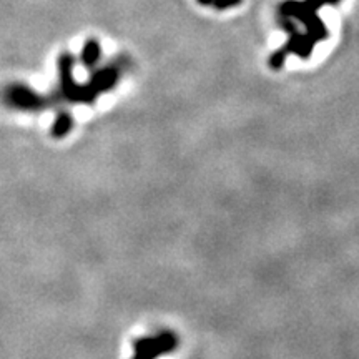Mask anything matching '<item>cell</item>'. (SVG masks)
<instances>
[{
    "label": "cell",
    "instance_id": "cell-1",
    "mask_svg": "<svg viewBox=\"0 0 359 359\" xmlns=\"http://www.w3.org/2000/svg\"><path fill=\"white\" fill-rule=\"evenodd\" d=\"M318 11L309 8L304 2H298V0H285L280 7H278V13L288 15L291 19L299 20L306 27V35L313 40L314 43L321 42V40L327 39V30L323 20L318 17Z\"/></svg>",
    "mask_w": 359,
    "mask_h": 359
},
{
    "label": "cell",
    "instance_id": "cell-5",
    "mask_svg": "<svg viewBox=\"0 0 359 359\" xmlns=\"http://www.w3.org/2000/svg\"><path fill=\"white\" fill-rule=\"evenodd\" d=\"M286 57H288V55H286V53L280 48V50H276L271 57H269V67H271L273 70H280L281 67L285 65Z\"/></svg>",
    "mask_w": 359,
    "mask_h": 359
},
{
    "label": "cell",
    "instance_id": "cell-3",
    "mask_svg": "<svg viewBox=\"0 0 359 359\" xmlns=\"http://www.w3.org/2000/svg\"><path fill=\"white\" fill-rule=\"evenodd\" d=\"M102 57V48L100 43L97 42L95 39H90L87 43L83 45V52H82V62L85 67H93L100 60Z\"/></svg>",
    "mask_w": 359,
    "mask_h": 359
},
{
    "label": "cell",
    "instance_id": "cell-2",
    "mask_svg": "<svg viewBox=\"0 0 359 359\" xmlns=\"http://www.w3.org/2000/svg\"><path fill=\"white\" fill-rule=\"evenodd\" d=\"M178 348V336L172 331H161L155 336H147L133 343V359H155L173 353Z\"/></svg>",
    "mask_w": 359,
    "mask_h": 359
},
{
    "label": "cell",
    "instance_id": "cell-7",
    "mask_svg": "<svg viewBox=\"0 0 359 359\" xmlns=\"http://www.w3.org/2000/svg\"><path fill=\"white\" fill-rule=\"evenodd\" d=\"M196 2H198L200 6H212L213 0H196Z\"/></svg>",
    "mask_w": 359,
    "mask_h": 359
},
{
    "label": "cell",
    "instance_id": "cell-6",
    "mask_svg": "<svg viewBox=\"0 0 359 359\" xmlns=\"http://www.w3.org/2000/svg\"><path fill=\"white\" fill-rule=\"evenodd\" d=\"M241 2H243V0H213L212 6L217 8V11H226V8L240 6Z\"/></svg>",
    "mask_w": 359,
    "mask_h": 359
},
{
    "label": "cell",
    "instance_id": "cell-8",
    "mask_svg": "<svg viewBox=\"0 0 359 359\" xmlns=\"http://www.w3.org/2000/svg\"><path fill=\"white\" fill-rule=\"evenodd\" d=\"M341 0H327V6H336V4H339Z\"/></svg>",
    "mask_w": 359,
    "mask_h": 359
},
{
    "label": "cell",
    "instance_id": "cell-4",
    "mask_svg": "<svg viewBox=\"0 0 359 359\" xmlns=\"http://www.w3.org/2000/svg\"><path fill=\"white\" fill-rule=\"evenodd\" d=\"M70 128H72V116L64 114V115L58 116L55 125H53L52 132H53V135H55V137H64V135L69 133Z\"/></svg>",
    "mask_w": 359,
    "mask_h": 359
}]
</instances>
